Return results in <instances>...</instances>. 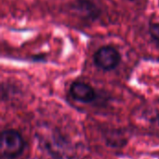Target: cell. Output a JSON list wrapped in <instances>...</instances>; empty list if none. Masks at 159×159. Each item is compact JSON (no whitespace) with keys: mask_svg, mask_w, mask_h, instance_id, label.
Listing matches in <instances>:
<instances>
[{"mask_svg":"<svg viewBox=\"0 0 159 159\" xmlns=\"http://www.w3.org/2000/svg\"><path fill=\"white\" fill-rule=\"evenodd\" d=\"M24 141L21 135L13 129L4 130L1 134V156L5 159H16L24 150Z\"/></svg>","mask_w":159,"mask_h":159,"instance_id":"obj_1","label":"cell"},{"mask_svg":"<svg viewBox=\"0 0 159 159\" xmlns=\"http://www.w3.org/2000/svg\"><path fill=\"white\" fill-rule=\"evenodd\" d=\"M94 64L101 69L109 71L115 69L121 61L120 52L113 46L101 47L93 56Z\"/></svg>","mask_w":159,"mask_h":159,"instance_id":"obj_2","label":"cell"},{"mask_svg":"<svg viewBox=\"0 0 159 159\" xmlns=\"http://www.w3.org/2000/svg\"><path fill=\"white\" fill-rule=\"evenodd\" d=\"M75 15L86 21H95L102 13L101 8L92 0H75L70 5Z\"/></svg>","mask_w":159,"mask_h":159,"instance_id":"obj_3","label":"cell"},{"mask_svg":"<svg viewBox=\"0 0 159 159\" xmlns=\"http://www.w3.org/2000/svg\"><path fill=\"white\" fill-rule=\"evenodd\" d=\"M43 139L46 149L52 157L57 159H61L64 157H67V142L61 135H55L52 133L51 135H48V138L43 137Z\"/></svg>","mask_w":159,"mask_h":159,"instance_id":"obj_4","label":"cell"},{"mask_svg":"<svg viewBox=\"0 0 159 159\" xmlns=\"http://www.w3.org/2000/svg\"><path fill=\"white\" fill-rule=\"evenodd\" d=\"M72 97L81 103H91L97 98L95 90L89 84L81 82H75L70 87Z\"/></svg>","mask_w":159,"mask_h":159,"instance_id":"obj_5","label":"cell"},{"mask_svg":"<svg viewBox=\"0 0 159 159\" xmlns=\"http://www.w3.org/2000/svg\"><path fill=\"white\" fill-rule=\"evenodd\" d=\"M149 35L155 42L159 44V22H152L149 25Z\"/></svg>","mask_w":159,"mask_h":159,"instance_id":"obj_6","label":"cell"},{"mask_svg":"<svg viewBox=\"0 0 159 159\" xmlns=\"http://www.w3.org/2000/svg\"><path fill=\"white\" fill-rule=\"evenodd\" d=\"M129 1H136V0H129Z\"/></svg>","mask_w":159,"mask_h":159,"instance_id":"obj_7","label":"cell"}]
</instances>
